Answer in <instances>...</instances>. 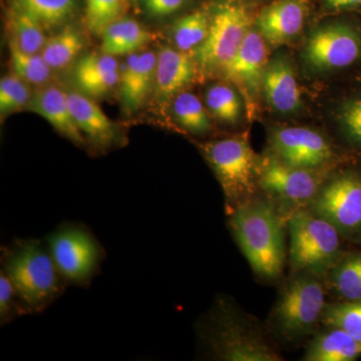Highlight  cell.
I'll return each mask as SVG.
<instances>
[{
	"instance_id": "6da1fadb",
	"label": "cell",
	"mask_w": 361,
	"mask_h": 361,
	"mask_svg": "<svg viewBox=\"0 0 361 361\" xmlns=\"http://www.w3.org/2000/svg\"><path fill=\"white\" fill-rule=\"evenodd\" d=\"M270 201L250 198L230 212V228L242 253L259 276L275 280L283 272L284 228Z\"/></svg>"
},
{
	"instance_id": "7a4b0ae2",
	"label": "cell",
	"mask_w": 361,
	"mask_h": 361,
	"mask_svg": "<svg viewBox=\"0 0 361 361\" xmlns=\"http://www.w3.org/2000/svg\"><path fill=\"white\" fill-rule=\"evenodd\" d=\"M204 339L217 360L281 361L269 337L252 316L221 298L204 322Z\"/></svg>"
},
{
	"instance_id": "3957f363",
	"label": "cell",
	"mask_w": 361,
	"mask_h": 361,
	"mask_svg": "<svg viewBox=\"0 0 361 361\" xmlns=\"http://www.w3.org/2000/svg\"><path fill=\"white\" fill-rule=\"evenodd\" d=\"M26 312L44 310L61 291V278L49 248L39 240L20 241L6 254L2 269Z\"/></svg>"
},
{
	"instance_id": "277c9868",
	"label": "cell",
	"mask_w": 361,
	"mask_h": 361,
	"mask_svg": "<svg viewBox=\"0 0 361 361\" xmlns=\"http://www.w3.org/2000/svg\"><path fill=\"white\" fill-rule=\"evenodd\" d=\"M289 263L295 273L322 277L341 260V234L329 221L311 212L307 207L289 215Z\"/></svg>"
},
{
	"instance_id": "5b68a950",
	"label": "cell",
	"mask_w": 361,
	"mask_h": 361,
	"mask_svg": "<svg viewBox=\"0 0 361 361\" xmlns=\"http://www.w3.org/2000/svg\"><path fill=\"white\" fill-rule=\"evenodd\" d=\"M319 278L310 273H295L285 284L270 315L271 329L278 337L295 341L315 329L326 305Z\"/></svg>"
},
{
	"instance_id": "8992f818",
	"label": "cell",
	"mask_w": 361,
	"mask_h": 361,
	"mask_svg": "<svg viewBox=\"0 0 361 361\" xmlns=\"http://www.w3.org/2000/svg\"><path fill=\"white\" fill-rule=\"evenodd\" d=\"M224 192L228 211L252 198L258 185L259 161L245 137H227L202 146Z\"/></svg>"
},
{
	"instance_id": "52a82bcc",
	"label": "cell",
	"mask_w": 361,
	"mask_h": 361,
	"mask_svg": "<svg viewBox=\"0 0 361 361\" xmlns=\"http://www.w3.org/2000/svg\"><path fill=\"white\" fill-rule=\"evenodd\" d=\"M250 25L245 7L237 2L221 4L211 14L205 42L192 56L196 66L204 73L224 71L243 44Z\"/></svg>"
},
{
	"instance_id": "ba28073f",
	"label": "cell",
	"mask_w": 361,
	"mask_h": 361,
	"mask_svg": "<svg viewBox=\"0 0 361 361\" xmlns=\"http://www.w3.org/2000/svg\"><path fill=\"white\" fill-rule=\"evenodd\" d=\"M308 209L329 221L341 236H361V174L348 170L325 180Z\"/></svg>"
},
{
	"instance_id": "9c48e42d",
	"label": "cell",
	"mask_w": 361,
	"mask_h": 361,
	"mask_svg": "<svg viewBox=\"0 0 361 361\" xmlns=\"http://www.w3.org/2000/svg\"><path fill=\"white\" fill-rule=\"evenodd\" d=\"M303 59L316 73L353 66L361 59V32L344 23L320 26L306 40Z\"/></svg>"
},
{
	"instance_id": "30bf717a",
	"label": "cell",
	"mask_w": 361,
	"mask_h": 361,
	"mask_svg": "<svg viewBox=\"0 0 361 361\" xmlns=\"http://www.w3.org/2000/svg\"><path fill=\"white\" fill-rule=\"evenodd\" d=\"M47 248L61 278L71 283H87L101 263L99 242L77 226H66L52 233Z\"/></svg>"
},
{
	"instance_id": "8fae6325",
	"label": "cell",
	"mask_w": 361,
	"mask_h": 361,
	"mask_svg": "<svg viewBox=\"0 0 361 361\" xmlns=\"http://www.w3.org/2000/svg\"><path fill=\"white\" fill-rule=\"evenodd\" d=\"M324 182L319 171L287 165L271 154L259 164V187L293 210L308 205Z\"/></svg>"
},
{
	"instance_id": "7c38bea8",
	"label": "cell",
	"mask_w": 361,
	"mask_h": 361,
	"mask_svg": "<svg viewBox=\"0 0 361 361\" xmlns=\"http://www.w3.org/2000/svg\"><path fill=\"white\" fill-rule=\"evenodd\" d=\"M271 155L293 167L320 171L334 161L336 153L326 137L304 127L279 128L270 137Z\"/></svg>"
},
{
	"instance_id": "4fadbf2b",
	"label": "cell",
	"mask_w": 361,
	"mask_h": 361,
	"mask_svg": "<svg viewBox=\"0 0 361 361\" xmlns=\"http://www.w3.org/2000/svg\"><path fill=\"white\" fill-rule=\"evenodd\" d=\"M268 61L267 42L257 30H250L239 51L223 71L225 78L243 97L249 116H254L257 111Z\"/></svg>"
},
{
	"instance_id": "5bb4252c",
	"label": "cell",
	"mask_w": 361,
	"mask_h": 361,
	"mask_svg": "<svg viewBox=\"0 0 361 361\" xmlns=\"http://www.w3.org/2000/svg\"><path fill=\"white\" fill-rule=\"evenodd\" d=\"M262 94L268 106L279 115H293L300 110V89L287 54H277L268 61L263 75Z\"/></svg>"
},
{
	"instance_id": "9a60e30c",
	"label": "cell",
	"mask_w": 361,
	"mask_h": 361,
	"mask_svg": "<svg viewBox=\"0 0 361 361\" xmlns=\"http://www.w3.org/2000/svg\"><path fill=\"white\" fill-rule=\"evenodd\" d=\"M157 54L137 51L127 56L120 68L118 92L123 110L129 115L139 111L155 87Z\"/></svg>"
},
{
	"instance_id": "2e32d148",
	"label": "cell",
	"mask_w": 361,
	"mask_h": 361,
	"mask_svg": "<svg viewBox=\"0 0 361 361\" xmlns=\"http://www.w3.org/2000/svg\"><path fill=\"white\" fill-rule=\"evenodd\" d=\"M306 13L304 0H276L259 13L256 26L268 44L279 47L300 33Z\"/></svg>"
},
{
	"instance_id": "e0dca14e",
	"label": "cell",
	"mask_w": 361,
	"mask_h": 361,
	"mask_svg": "<svg viewBox=\"0 0 361 361\" xmlns=\"http://www.w3.org/2000/svg\"><path fill=\"white\" fill-rule=\"evenodd\" d=\"M193 56L176 47H163L157 54L154 96L161 104L174 99L193 82L196 75Z\"/></svg>"
},
{
	"instance_id": "ac0fdd59",
	"label": "cell",
	"mask_w": 361,
	"mask_h": 361,
	"mask_svg": "<svg viewBox=\"0 0 361 361\" xmlns=\"http://www.w3.org/2000/svg\"><path fill=\"white\" fill-rule=\"evenodd\" d=\"M26 110L47 121L59 134L78 146H85L87 140L71 115L66 92L56 85H45L33 92Z\"/></svg>"
},
{
	"instance_id": "d6986e66",
	"label": "cell",
	"mask_w": 361,
	"mask_h": 361,
	"mask_svg": "<svg viewBox=\"0 0 361 361\" xmlns=\"http://www.w3.org/2000/svg\"><path fill=\"white\" fill-rule=\"evenodd\" d=\"M66 96L73 120L87 141L99 149L116 144V126L92 97L80 92H66Z\"/></svg>"
},
{
	"instance_id": "ffe728a7",
	"label": "cell",
	"mask_w": 361,
	"mask_h": 361,
	"mask_svg": "<svg viewBox=\"0 0 361 361\" xmlns=\"http://www.w3.org/2000/svg\"><path fill=\"white\" fill-rule=\"evenodd\" d=\"M120 68L116 56L94 52L78 59L73 78L80 92L90 97H101L118 85Z\"/></svg>"
},
{
	"instance_id": "44dd1931",
	"label": "cell",
	"mask_w": 361,
	"mask_h": 361,
	"mask_svg": "<svg viewBox=\"0 0 361 361\" xmlns=\"http://www.w3.org/2000/svg\"><path fill=\"white\" fill-rule=\"evenodd\" d=\"M361 355V342L343 330L329 327L313 337L306 348L305 361H353Z\"/></svg>"
},
{
	"instance_id": "7402d4cb",
	"label": "cell",
	"mask_w": 361,
	"mask_h": 361,
	"mask_svg": "<svg viewBox=\"0 0 361 361\" xmlns=\"http://www.w3.org/2000/svg\"><path fill=\"white\" fill-rule=\"evenodd\" d=\"M101 37V51L113 56L141 51L153 39V35L141 23L125 16L108 26Z\"/></svg>"
},
{
	"instance_id": "603a6c76",
	"label": "cell",
	"mask_w": 361,
	"mask_h": 361,
	"mask_svg": "<svg viewBox=\"0 0 361 361\" xmlns=\"http://www.w3.org/2000/svg\"><path fill=\"white\" fill-rule=\"evenodd\" d=\"M6 26L9 42L18 45L21 51L40 54L47 44L44 26L30 14L18 7L9 6Z\"/></svg>"
},
{
	"instance_id": "cb8c5ba5",
	"label": "cell",
	"mask_w": 361,
	"mask_h": 361,
	"mask_svg": "<svg viewBox=\"0 0 361 361\" xmlns=\"http://www.w3.org/2000/svg\"><path fill=\"white\" fill-rule=\"evenodd\" d=\"M84 47L82 32L73 25H66L63 30L47 39L40 54L51 70L59 71L71 66L78 58Z\"/></svg>"
},
{
	"instance_id": "d4e9b609",
	"label": "cell",
	"mask_w": 361,
	"mask_h": 361,
	"mask_svg": "<svg viewBox=\"0 0 361 361\" xmlns=\"http://www.w3.org/2000/svg\"><path fill=\"white\" fill-rule=\"evenodd\" d=\"M8 2L9 6L30 14L45 30L66 25L78 6V0H8Z\"/></svg>"
},
{
	"instance_id": "484cf974",
	"label": "cell",
	"mask_w": 361,
	"mask_h": 361,
	"mask_svg": "<svg viewBox=\"0 0 361 361\" xmlns=\"http://www.w3.org/2000/svg\"><path fill=\"white\" fill-rule=\"evenodd\" d=\"M211 14L204 9L195 11L180 18L171 30L176 49L194 52L205 42L210 30Z\"/></svg>"
},
{
	"instance_id": "4316f807",
	"label": "cell",
	"mask_w": 361,
	"mask_h": 361,
	"mask_svg": "<svg viewBox=\"0 0 361 361\" xmlns=\"http://www.w3.org/2000/svg\"><path fill=\"white\" fill-rule=\"evenodd\" d=\"M173 99V114L183 129L195 135L209 132L210 116L198 97L192 92H180Z\"/></svg>"
},
{
	"instance_id": "83f0119b",
	"label": "cell",
	"mask_w": 361,
	"mask_h": 361,
	"mask_svg": "<svg viewBox=\"0 0 361 361\" xmlns=\"http://www.w3.org/2000/svg\"><path fill=\"white\" fill-rule=\"evenodd\" d=\"M329 274L339 296L348 301L361 300V252L341 258Z\"/></svg>"
},
{
	"instance_id": "f1b7e54d",
	"label": "cell",
	"mask_w": 361,
	"mask_h": 361,
	"mask_svg": "<svg viewBox=\"0 0 361 361\" xmlns=\"http://www.w3.org/2000/svg\"><path fill=\"white\" fill-rule=\"evenodd\" d=\"M9 54L13 73L28 85L42 87L47 85L51 75V68L42 54H30L21 51L18 45L9 42Z\"/></svg>"
},
{
	"instance_id": "f546056e",
	"label": "cell",
	"mask_w": 361,
	"mask_h": 361,
	"mask_svg": "<svg viewBox=\"0 0 361 361\" xmlns=\"http://www.w3.org/2000/svg\"><path fill=\"white\" fill-rule=\"evenodd\" d=\"M205 102L209 113L222 123L235 125L241 118V97L230 85H211L206 90Z\"/></svg>"
},
{
	"instance_id": "4dcf8cb0",
	"label": "cell",
	"mask_w": 361,
	"mask_h": 361,
	"mask_svg": "<svg viewBox=\"0 0 361 361\" xmlns=\"http://www.w3.org/2000/svg\"><path fill=\"white\" fill-rule=\"evenodd\" d=\"M334 120L343 139L361 152V92L346 97L337 104Z\"/></svg>"
},
{
	"instance_id": "1f68e13d",
	"label": "cell",
	"mask_w": 361,
	"mask_h": 361,
	"mask_svg": "<svg viewBox=\"0 0 361 361\" xmlns=\"http://www.w3.org/2000/svg\"><path fill=\"white\" fill-rule=\"evenodd\" d=\"M322 322L327 327L343 330L361 342V300L325 305Z\"/></svg>"
},
{
	"instance_id": "d6a6232c",
	"label": "cell",
	"mask_w": 361,
	"mask_h": 361,
	"mask_svg": "<svg viewBox=\"0 0 361 361\" xmlns=\"http://www.w3.org/2000/svg\"><path fill=\"white\" fill-rule=\"evenodd\" d=\"M85 23L94 35H102L111 23L123 18L127 0H85Z\"/></svg>"
},
{
	"instance_id": "836d02e7",
	"label": "cell",
	"mask_w": 361,
	"mask_h": 361,
	"mask_svg": "<svg viewBox=\"0 0 361 361\" xmlns=\"http://www.w3.org/2000/svg\"><path fill=\"white\" fill-rule=\"evenodd\" d=\"M33 92L30 85L11 73L0 80V116L1 120L6 116L26 110Z\"/></svg>"
},
{
	"instance_id": "e575fe53",
	"label": "cell",
	"mask_w": 361,
	"mask_h": 361,
	"mask_svg": "<svg viewBox=\"0 0 361 361\" xmlns=\"http://www.w3.org/2000/svg\"><path fill=\"white\" fill-rule=\"evenodd\" d=\"M20 312H26L16 289L4 270L0 274V319L1 324L9 322Z\"/></svg>"
},
{
	"instance_id": "d590c367",
	"label": "cell",
	"mask_w": 361,
	"mask_h": 361,
	"mask_svg": "<svg viewBox=\"0 0 361 361\" xmlns=\"http://www.w3.org/2000/svg\"><path fill=\"white\" fill-rule=\"evenodd\" d=\"M142 11L154 20L168 18L179 13L188 0H140Z\"/></svg>"
},
{
	"instance_id": "8d00e7d4",
	"label": "cell",
	"mask_w": 361,
	"mask_h": 361,
	"mask_svg": "<svg viewBox=\"0 0 361 361\" xmlns=\"http://www.w3.org/2000/svg\"><path fill=\"white\" fill-rule=\"evenodd\" d=\"M332 8H351L361 6V0H326Z\"/></svg>"
}]
</instances>
